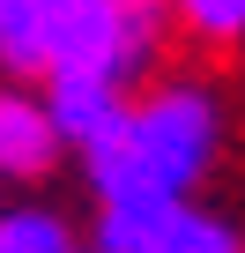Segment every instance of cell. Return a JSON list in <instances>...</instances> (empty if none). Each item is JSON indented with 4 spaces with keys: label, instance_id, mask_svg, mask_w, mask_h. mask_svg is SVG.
<instances>
[{
    "label": "cell",
    "instance_id": "8",
    "mask_svg": "<svg viewBox=\"0 0 245 253\" xmlns=\"http://www.w3.org/2000/svg\"><path fill=\"white\" fill-rule=\"evenodd\" d=\"M0 253H82V238L52 209H0Z\"/></svg>",
    "mask_w": 245,
    "mask_h": 253
},
{
    "label": "cell",
    "instance_id": "3",
    "mask_svg": "<svg viewBox=\"0 0 245 253\" xmlns=\"http://www.w3.org/2000/svg\"><path fill=\"white\" fill-rule=\"evenodd\" d=\"M45 112H52V126H60V142L89 149L104 126L127 112V82H119V75H74V67H60V75L45 82Z\"/></svg>",
    "mask_w": 245,
    "mask_h": 253
},
{
    "label": "cell",
    "instance_id": "4",
    "mask_svg": "<svg viewBox=\"0 0 245 253\" xmlns=\"http://www.w3.org/2000/svg\"><path fill=\"white\" fill-rule=\"evenodd\" d=\"M60 126L45 112V97L30 89H0V179H45L60 164Z\"/></svg>",
    "mask_w": 245,
    "mask_h": 253
},
{
    "label": "cell",
    "instance_id": "7",
    "mask_svg": "<svg viewBox=\"0 0 245 253\" xmlns=\"http://www.w3.org/2000/svg\"><path fill=\"white\" fill-rule=\"evenodd\" d=\"M0 67L45 75V0H0Z\"/></svg>",
    "mask_w": 245,
    "mask_h": 253
},
{
    "label": "cell",
    "instance_id": "2",
    "mask_svg": "<svg viewBox=\"0 0 245 253\" xmlns=\"http://www.w3.org/2000/svg\"><path fill=\"white\" fill-rule=\"evenodd\" d=\"M119 75L127 82L141 67L127 23H119V0H45V75Z\"/></svg>",
    "mask_w": 245,
    "mask_h": 253
},
{
    "label": "cell",
    "instance_id": "9",
    "mask_svg": "<svg viewBox=\"0 0 245 253\" xmlns=\"http://www.w3.org/2000/svg\"><path fill=\"white\" fill-rule=\"evenodd\" d=\"M171 15L208 45H238L245 38V0H171Z\"/></svg>",
    "mask_w": 245,
    "mask_h": 253
},
{
    "label": "cell",
    "instance_id": "1",
    "mask_svg": "<svg viewBox=\"0 0 245 253\" xmlns=\"http://www.w3.org/2000/svg\"><path fill=\"white\" fill-rule=\"evenodd\" d=\"M223 142V112L201 82H164L127 104L104 134L82 149L97 201H186Z\"/></svg>",
    "mask_w": 245,
    "mask_h": 253
},
{
    "label": "cell",
    "instance_id": "6",
    "mask_svg": "<svg viewBox=\"0 0 245 253\" xmlns=\"http://www.w3.org/2000/svg\"><path fill=\"white\" fill-rule=\"evenodd\" d=\"M178 201H97V231H89V253H149V238L164 231Z\"/></svg>",
    "mask_w": 245,
    "mask_h": 253
},
{
    "label": "cell",
    "instance_id": "5",
    "mask_svg": "<svg viewBox=\"0 0 245 253\" xmlns=\"http://www.w3.org/2000/svg\"><path fill=\"white\" fill-rule=\"evenodd\" d=\"M149 253H245V231H238L230 216H215V209L178 201V209L164 216V231L149 238Z\"/></svg>",
    "mask_w": 245,
    "mask_h": 253
}]
</instances>
